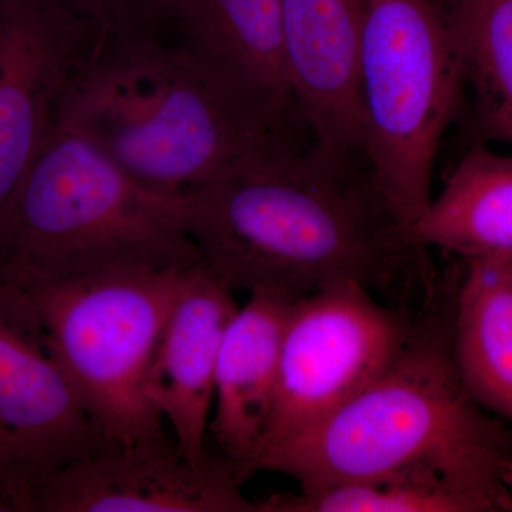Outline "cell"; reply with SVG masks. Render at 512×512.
I'll list each match as a JSON object with an SVG mask.
<instances>
[{
    "label": "cell",
    "instance_id": "cell-1",
    "mask_svg": "<svg viewBox=\"0 0 512 512\" xmlns=\"http://www.w3.org/2000/svg\"><path fill=\"white\" fill-rule=\"evenodd\" d=\"M202 264L229 288L301 299L352 281L389 299L433 288L365 156L279 138L180 194Z\"/></svg>",
    "mask_w": 512,
    "mask_h": 512
},
{
    "label": "cell",
    "instance_id": "cell-2",
    "mask_svg": "<svg viewBox=\"0 0 512 512\" xmlns=\"http://www.w3.org/2000/svg\"><path fill=\"white\" fill-rule=\"evenodd\" d=\"M458 275L434 286L403 348L373 382L325 419L266 450L252 476L285 474L302 491L379 478H434L481 512H511L503 474L512 426L471 396L454 362Z\"/></svg>",
    "mask_w": 512,
    "mask_h": 512
},
{
    "label": "cell",
    "instance_id": "cell-3",
    "mask_svg": "<svg viewBox=\"0 0 512 512\" xmlns=\"http://www.w3.org/2000/svg\"><path fill=\"white\" fill-rule=\"evenodd\" d=\"M291 121L163 28L99 33L59 114L138 183L170 195L289 137Z\"/></svg>",
    "mask_w": 512,
    "mask_h": 512
},
{
    "label": "cell",
    "instance_id": "cell-4",
    "mask_svg": "<svg viewBox=\"0 0 512 512\" xmlns=\"http://www.w3.org/2000/svg\"><path fill=\"white\" fill-rule=\"evenodd\" d=\"M202 265L180 194L151 190L57 123L20 185L0 279L28 286L126 269Z\"/></svg>",
    "mask_w": 512,
    "mask_h": 512
},
{
    "label": "cell",
    "instance_id": "cell-5",
    "mask_svg": "<svg viewBox=\"0 0 512 512\" xmlns=\"http://www.w3.org/2000/svg\"><path fill=\"white\" fill-rule=\"evenodd\" d=\"M464 89L440 0H362L363 156L406 228L429 205L434 161Z\"/></svg>",
    "mask_w": 512,
    "mask_h": 512
},
{
    "label": "cell",
    "instance_id": "cell-6",
    "mask_svg": "<svg viewBox=\"0 0 512 512\" xmlns=\"http://www.w3.org/2000/svg\"><path fill=\"white\" fill-rule=\"evenodd\" d=\"M188 269H126L19 286L106 444L167 439L144 382Z\"/></svg>",
    "mask_w": 512,
    "mask_h": 512
},
{
    "label": "cell",
    "instance_id": "cell-7",
    "mask_svg": "<svg viewBox=\"0 0 512 512\" xmlns=\"http://www.w3.org/2000/svg\"><path fill=\"white\" fill-rule=\"evenodd\" d=\"M104 446L28 295L0 279V501L32 512L50 478Z\"/></svg>",
    "mask_w": 512,
    "mask_h": 512
},
{
    "label": "cell",
    "instance_id": "cell-8",
    "mask_svg": "<svg viewBox=\"0 0 512 512\" xmlns=\"http://www.w3.org/2000/svg\"><path fill=\"white\" fill-rule=\"evenodd\" d=\"M414 319L406 306L383 305L352 281L325 286L293 303L274 413L259 457L373 382L403 348Z\"/></svg>",
    "mask_w": 512,
    "mask_h": 512
},
{
    "label": "cell",
    "instance_id": "cell-9",
    "mask_svg": "<svg viewBox=\"0 0 512 512\" xmlns=\"http://www.w3.org/2000/svg\"><path fill=\"white\" fill-rule=\"evenodd\" d=\"M97 37L60 0H0V254L20 185Z\"/></svg>",
    "mask_w": 512,
    "mask_h": 512
},
{
    "label": "cell",
    "instance_id": "cell-10",
    "mask_svg": "<svg viewBox=\"0 0 512 512\" xmlns=\"http://www.w3.org/2000/svg\"><path fill=\"white\" fill-rule=\"evenodd\" d=\"M32 512H258L221 456L195 463L175 440L106 444L50 478Z\"/></svg>",
    "mask_w": 512,
    "mask_h": 512
},
{
    "label": "cell",
    "instance_id": "cell-11",
    "mask_svg": "<svg viewBox=\"0 0 512 512\" xmlns=\"http://www.w3.org/2000/svg\"><path fill=\"white\" fill-rule=\"evenodd\" d=\"M232 292L204 264L185 272L144 382L148 403L170 424L175 443L195 463L210 457L205 434L218 353L238 309Z\"/></svg>",
    "mask_w": 512,
    "mask_h": 512
},
{
    "label": "cell",
    "instance_id": "cell-12",
    "mask_svg": "<svg viewBox=\"0 0 512 512\" xmlns=\"http://www.w3.org/2000/svg\"><path fill=\"white\" fill-rule=\"evenodd\" d=\"M282 26L289 86L313 141L363 153L362 0H282Z\"/></svg>",
    "mask_w": 512,
    "mask_h": 512
},
{
    "label": "cell",
    "instance_id": "cell-13",
    "mask_svg": "<svg viewBox=\"0 0 512 512\" xmlns=\"http://www.w3.org/2000/svg\"><path fill=\"white\" fill-rule=\"evenodd\" d=\"M296 301L284 293L251 292L222 336L208 430L241 485L252 476L264 448L274 413L282 340Z\"/></svg>",
    "mask_w": 512,
    "mask_h": 512
},
{
    "label": "cell",
    "instance_id": "cell-14",
    "mask_svg": "<svg viewBox=\"0 0 512 512\" xmlns=\"http://www.w3.org/2000/svg\"><path fill=\"white\" fill-rule=\"evenodd\" d=\"M161 26L279 113L299 117L286 73L282 0H164Z\"/></svg>",
    "mask_w": 512,
    "mask_h": 512
},
{
    "label": "cell",
    "instance_id": "cell-15",
    "mask_svg": "<svg viewBox=\"0 0 512 512\" xmlns=\"http://www.w3.org/2000/svg\"><path fill=\"white\" fill-rule=\"evenodd\" d=\"M407 234L463 261L512 258V156L471 148Z\"/></svg>",
    "mask_w": 512,
    "mask_h": 512
},
{
    "label": "cell",
    "instance_id": "cell-16",
    "mask_svg": "<svg viewBox=\"0 0 512 512\" xmlns=\"http://www.w3.org/2000/svg\"><path fill=\"white\" fill-rule=\"evenodd\" d=\"M464 262L454 295V362L471 396L512 426V258Z\"/></svg>",
    "mask_w": 512,
    "mask_h": 512
},
{
    "label": "cell",
    "instance_id": "cell-17",
    "mask_svg": "<svg viewBox=\"0 0 512 512\" xmlns=\"http://www.w3.org/2000/svg\"><path fill=\"white\" fill-rule=\"evenodd\" d=\"M474 117L485 138L512 146V0H443Z\"/></svg>",
    "mask_w": 512,
    "mask_h": 512
},
{
    "label": "cell",
    "instance_id": "cell-18",
    "mask_svg": "<svg viewBox=\"0 0 512 512\" xmlns=\"http://www.w3.org/2000/svg\"><path fill=\"white\" fill-rule=\"evenodd\" d=\"M256 503L258 512H481L450 485L424 477L352 481Z\"/></svg>",
    "mask_w": 512,
    "mask_h": 512
},
{
    "label": "cell",
    "instance_id": "cell-19",
    "mask_svg": "<svg viewBox=\"0 0 512 512\" xmlns=\"http://www.w3.org/2000/svg\"><path fill=\"white\" fill-rule=\"evenodd\" d=\"M99 33L161 26L164 0H60Z\"/></svg>",
    "mask_w": 512,
    "mask_h": 512
},
{
    "label": "cell",
    "instance_id": "cell-20",
    "mask_svg": "<svg viewBox=\"0 0 512 512\" xmlns=\"http://www.w3.org/2000/svg\"><path fill=\"white\" fill-rule=\"evenodd\" d=\"M503 481L512 490V453L510 458H508L507 466L504 468Z\"/></svg>",
    "mask_w": 512,
    "mask_h": 512
},
{
    "label": "cell",
    "instance_id": "cell-21",
    "mask_svg": "<svg viewBox=\"0 0 512 512\" xmlns=\"http://www.w3.org/2000/svg\"><path fill=\"white\" fill-rule=\"evenodd\" d=\"M0 512H9L8 508H6V505L0 501Z\"/></svg>",
    "mask_w": 512,
    "mask_h": 512
}]
</instances>
